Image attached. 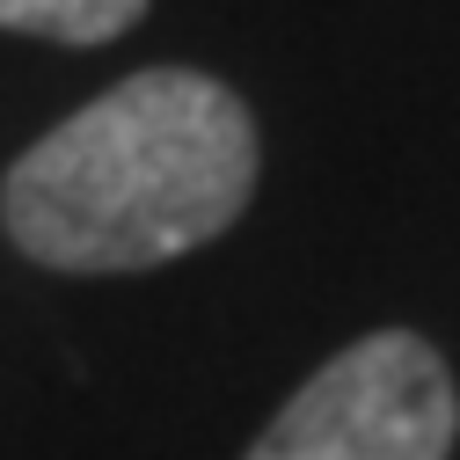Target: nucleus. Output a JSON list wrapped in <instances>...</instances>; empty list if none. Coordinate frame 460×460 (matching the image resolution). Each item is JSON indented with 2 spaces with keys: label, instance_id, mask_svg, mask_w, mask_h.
Here are the masks:
<instances>
[{
  "label": "nucleus",
  "instance_id": "nucleus-1",
  "mask_svg": "<svg viewBox=\"0 0 460 460\" xmlns=\"http://www.w3.org/2000/svg\"><path fill=\"white\" fill-rule=\"evenodd\" d=\"M256 125L234 88L146 66L44 132L0 183V219L51 270H146L242 219Z\"/></svg>",
  "mask_w": 460,
  "mask_h": 460
},
{
  "label": "nucleus",
  "instance_id": "nucleus-2",
  "mask_svg": "<svg viewBox=\"0 0 460 460\" xmlns=\"http://www.w3.org/2000/svg\"><path fill=\"white\" fill-rule=\"evenodd\" d=\"M460 402L438 351L410 329H380L336 351L249 446V460H446Z\"/></svg>",
  "mask_w": 460,
  "mask_h": 460
},
{
  "label": "nucleus",
  "instance_id": "nucleus-3",
  "mask_svg": "<svg viewBox=\"0 0 460 460\" xmlns=\"http://www.w3.org/2000/svg\"><path fill=\"white\" fill-rule=\"evenodd\" d=\"M146 0H0V30H30L51 44H102L139 22Z\"/></svg>",
  "mask_w": 460,
  "mask_h": 460
}]
</instances>
